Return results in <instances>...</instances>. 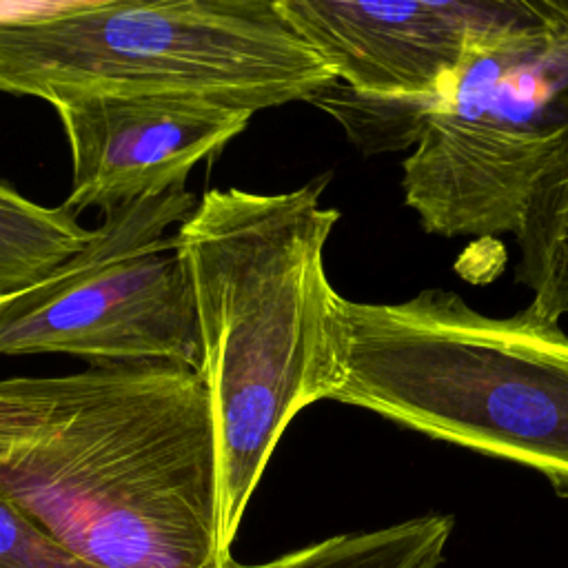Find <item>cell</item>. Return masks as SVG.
<instances>
[{"label":"cell","mask_w":568,"mask_h":568,"mask_svg":"<svg viewBox=\"0 0 568 568\" xmlns=\"http://www.w3.org/2000/svg\"><path fill=\"white\" fill-rule=\"evenodd\" d=\"M0 495L95 568H226L211 402L175 364L0 379Z\"/></svg>","instance_id":"1"},{"label":"cell","mask_w":568,"mask_h":568,"mask_svg":"<svg viewBox=\"0 0 568 568\" xmlns=\"http://www.w3.org/2000/svg\"><path fill=\"white\" fill-rule=\"evenodd\" d=\"M328 175L284 193L206 191L178 224L191 275L217 444L222 544H231L286 426L342 375L339 293L324 248L339 211Z\"/></svg>","instance_id":"2"},{"label":"cell","mask_w":568,"mask_h":568,"mask_svg":"<svg viewBox=\"0 0 568 568\" xmlns=\"http://www.w3.org/2000/svg\"><path fill=\"white\" fill-rule=\"evenodd\" d=\"M331 399L444 444L526 466L568 495V333L532 304L504 317L446 288L339 297Z\"/></svg>","instance_id":"3"},{"label":"cell","mask_w":568,"mask_h":568,"mask_svg":"<svg viewBox=\"0 0 568 568\" xmlns=\"http://www.w3.org/2000/svg\"><path fill=\"white\" fill-rule=\"evenodd\" d=\"M335 82L275 0L0 2V93L51 106L182 93L255 113Z\"/></svg>","instance_id":"4"},{"label":"cell","mask_w":568,"mask_h":568,"mask_svg":"<svg viewBox=\"0 0 568 568\" xmlns=\"http://www.w3.org/2000/svg\"><path fill=\"white\" fill-rule=\"evenodd\" d=\"M568 120V2L479 47L428 109L402 191L442 237L517 233L535 178Z\"/></svg>","instance_id":"5"},{"label":"cell","mask_w":568,"mask_h":568,"mask_svg":"<svg viewBox=\"0 0 568 568\" xmlns=\"http://www.w3.org/2000/svg\"><path fill=\"white\" fill-rule=\"evenodd\" d=\"M197 202L186 186H175L106 211L80 253L0 308V355L175 364L200 375L191 275L175 233H166Z\"/></svg>","instance_id":"6"},{"label":"cell","mask_w":568,"mask_h":568,"mask_svg":"<svg viewBox=\"0 0 568 568\" xmlns=\"http://www.w3.org/2000/svg\"><path fill=\"white\" fill-rule=\"evenodd\" d=\"M333 71L313 104L366 153L413 146L424 115L490 40L548 18L557 0H275Z\"/></svg>","instance_id":"7"},{"label":"cell","mask_w":568,"mask_h":568,"mask_svg":"<svg viewBox=\"0 0 568 568\" xmlns=\"http://www.w3.org/2000/svg\"><path fill=\"white\" fill-rule=\"evenodd\" d=\"M71 151L69 213H102L186 186L253 115L200 95H89L53 106Z\"/></svg>","instance_id":"8"},{"label":"cell","mask_w":568,"mask_h":568,"mask_svg":"<svg viewBox=\"0 0 568 568\" xmlns=\"http://www.w3.org/2000/svg\"><path fill=\"white\" fill-rule=\"evenodd\" d=\"M515 280L550 320L568 315V120L528 193L519 231Z\"/></svg>","instance_id":"9"},{"label":"cell","mask_w":568,"mask_h":568,"mask_svg":"<svg viewBox=\"0 0 568 568\" xmlns=\"http://www.w3.org/2000/svg\"><path fill=\"white\" fill-rule=\"evenodd\" d=\"M455 519L446 513L410 517L384 528L344 532L277 559L226 568H439L446 557Z\"/></svg>","instance_id":"10"},{"label":"cell","mask_w":568,"mask_h":568,"mask_svg":"<svg viewBox=\"0 0 568 568\" xmlns=\"http://www.w3.org/2000/svg\"><path fill=\"white\" fill-rule=\"evenodd\" d=\"M91 237L64 206H42L0 182V300L38 286Z\"/></svg>","instance_id":"11"},{"label":"cell","mask_w":568,"mask_h":568,"mask_svg":"<svg viewBox=\"0 0 568 568\" xmlns=\"http://www.w3.org/2000/svg\"><path fill=\"white\" fill-rule=\"evenodd\" d=\"M0 568H95L0 495Z\"/></svg>","instance_id":"12"},{"label":"cell","mask_w":568,"mask_h":568,"mask_svg":"<svg viewBox=\"0 0 568 568\" xmlns=\"http://www.w3.org/2000/svg\"><path fill=\"white\" fill-rule=\"evenodd\" d=\"M7 300H9V297H4V300H0V308H2V306H4V304H7Z\"/></svg>","instance_id":"13"}]
</instances>
